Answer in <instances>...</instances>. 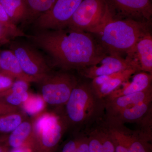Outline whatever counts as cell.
I'll return each mask as SVG.
<instances>
[{"instance_id": "6da1fadb", "label": "cell", "mask_w": 152, "mask_h": 152, "mask_svg": "<svg viewBox=\"0 0 152 152\" xmlns=\"http://www.w3.org/2000/svg\"><path fill=\"white\" fill-rule=\"evenodd\" d=\"M26 37L48 54L52 67L61 70L78 71L96 64L108 54L93 34L67 28L37 30Z\"/></svg>"}, {"instance_id": "7a4b0ae2", "label": "cell", "mask_w": 152, "mask_h": 152, "mask_svg": "<svg viewBox=\"0 0 152 152\" xmlns=\"http://www.w3.org/2000/svg\"><path fill=\"white\" fill-rule=\"evenodd\" d=\"M61 110L68 131L85 132L104 119V99L98 94L91 81L79 79Z\"/></svg>"}, {"instance_id": "3957f363", "label": "cell", "mask_w": 152, "mask_h": 152, "mask_svg": "<svg viewBox=\"0 0 152 152\" xmlns=\"http://www.w3.org/2000/svg\"><path fill=\"white\" fill-rule=\"evenodd\" d=\"M151 23L129 20L113 19L111 16L90 33L97 39L108 54L122 56L146 33Z\"/></svg>"}, {"instance_id": "277c9868", "label": "cell", "mask_w": 152, "mask_h": 152, "mask_svg": "<svg viewBox=\"0 0 152 152\" xmlns=\"http://www.w3.org/2000/svg\"><path fill=\"white\" fill-rule=\"evenodd\" d=\"M33 121L32 147L35 152H55L67 126L61 108L31 118Z\"/></svg>"}, {"instance_id": "5b68a950", "label": "cell", "mask_w": 152, "mask_h": 152, "mask_svg": "<svg viewBox=\"0 0 152 152\" xmlns=\"http://www.w3.org/2000/svg\"><path fill=\"white\" fill-rule=\"evenodd\" d=\"M79 79L69 71L52 70L37 83L47 105L56 108L65 104Z\"/></svg>"}, {"instance_id": "8992f818", "label": "cell", "mask_w": 152, "mask_h": 152, "mask_svg": "<svg viewBox=\"0 0 152 152\" xmlns=\"http://www.w3.org/2000/svg\"><path fill=\"white\" fill-rule=\"evenodd\" d=\"M110 15L107 0H83L66 28L90 33L104 23Z\"/></svg>"}, {"instance_id": "52a82bcc", "label": "cell", "mask_w": 152, "mask_h": 152, "mask_svg": "<svg viewBox=\"0 0 152 152\" xmlns=\"http://www.w3.org/2000/svg\"><path fill=\"white\" fill-rule=\"evenodd\" d=\"M10 50L16 56L24 73L37 83L52 71V66L34 46L25 42H11Z\"/></svg>"}, {"instance_id": "ba28073f", "label": "cell", "mask_w": 152, "mask_h": 152, "mask_svg": "<svg viewBox=\"0 0 152 152\" xmlns=\"http://www.w3.org/2000/svg\"><path fill=\"white\" fill-rule=\"evenodd\" d=\"M83 0H56L49 10L36 19L38 30H58L66 28L68 23Z\"/></svg>"}, {"instance_id": "9c48e42d", "label": "cell", "mask_w": 152, "mask_h": 152, "mask_svg": "<svg viewBox=\"0 0 152 152\" xmlns=\"http://www.w3.org/2000/svg\"><path fill=\"white\" fill-rule=\"evenodd\" d=\"M112 18L151 23V0H107Z\"/></svg>"}, {"instance_id": "30bf717a", "label": "cell", "mask_w": 152, "mask_h": 152, "mask_svg": "<svg viewBox=\"0 0 152 152\" xmlns=\"http://www.w3.org/2000/svg\"><path fill=\"white\" fill-rule=\"evenodd\" d=\"M125 58L138 72L152 74V36L151 31L141 38Z\"/></svg>"}, {"instance_id": "8fae6325", "label": "cell", "mask_w": 152, "mask_h": 152, "mask_svg": "<svg viewBox=\"0 0 152 152\" xmlns=\"http://www.w3.org/2000/svg\"><path fill=\"white\" fill-rule=\"evenodd\" d=\"M152 118V100H150L113 115L105 116L104 121L113 124H135L139 127Z\"/></svg>"}, {"instance_id": "7c38bea8", "label": "cell", "mask_w": 152, "mask_h": 152, "mask_svg": "<svg viewBox=\"0 0 152 152\" xmlns=\"http://www.w3.org/2000/svg\"><path fill=\"white\" fill-rule=\"evenodd\" d=\"M129 69H134L125 58L118 55L107 54L96 64L77 72L83 77L92 80L99 76L116 73Z\"/></svg>"}, {"instance_id": "4fadbf2b", "label": "cell", "mask_w": 152, "mask_h": 152, "mask_svg": "<svg viewBox=\"0 0 152 152\" xmlns=\"http://www.w3.org/2000/svg\"><path fill=\"white\" fill-rule=\"evenodd\" d=\"M104 123L113 137L129 148L132 152H150L148 138L138 130H132L125 125H116Z\"/></svg>"}, {"instance_id": "5bb4252c", "label": "cell", "mask_w": 152, "mask_h": 152, "mask_svg": "<svg viewBox=\"0 0 152 152\" xmlns=\"http://www.w3.org/2000/svg\"><path fill=\"white\" fill-rule=\"evenodd\" d=\"M104 99L105 106L104 116L110 115L143 102L152 100V86L139 92Z\"/></svg>"}, {"instance_id": "9a60e30c", "label": "cell", "mask_w": 152, "mask_h": 152, "mask_svg": "<svg viewBox=\"0 0 152 152\" xmlns=\"http://www.w3.org/2000/svg\"><path fill=\"white\" fill-rule=\"evenodd\" d=\"M33 135V119L29 117L12 132L0 137V143L10 149L32 146Z\"/></svg>"}, {"instance_id": "2e32d148", "label": "cell", "mask_w": 152, "mask_h": 152, "mask_svg": "<svg viewBox=\"0 0 152 152\" xmlns=\"http://www.w3.org/2000/svg\"><path fill=\"white\" fill-rule=\"evenodd\" d=\"M131 82L129 80L123 84V87L115 90L104 99H110L125 95L142 91L152 86V74L140 72L132 76Z\"/></svg>"}, {"instance_id": "e0dca14e", "label": "cell", "mask_w": 152, "mask_h": 152, "mask_svg": "<svg viewBox=\"0 0 152 152\" xmlns=\"http://www.w3.org/2000/svg\"><path fill=\"white\" fill-rule=\"evenodd\" d=\"M0 72L13 78L29 83H35L32 78L28 76L22 69L18 59L11 50H5L0 53Z\"/></svg>"}, {"instance_id": "ac0fdd59", "label": "cell", "mask_w": 152, "mask_h": 152, "mask_svg": "<svg viewBox=\"0 0 152 152\" xmlns=\"http://www.w3.org/2000/svg\"><path fill=\"white\" fill-rule=\"evenodd\" d=\"M30 83L22 80H15L12 86L0 93V101L10 105L20 107L27 99Z\"/></svg>"}, {"instance_id": "d6986e66", "label": "cell", "mask_w": 152, "mask_h": 152, "mask_svg": "<svg viewBox=\"0 0 152 152\" xmlns=\"http://www.w3.org/2000/svg\"><path fill=\"white\" fill-rule=\"evenodd\" d=\"M0 3L15 24L28 19L29 10L26 0H0Z\"/></svg>"}, {"instance_id": "ffe728a7", "label": "cell", "mask_w": 152, "mask_h": 152, "mask_svg": "<svg viewBox=\"0 0 152 152\" xmlns=\"http://www.w3.org/2000/svg\"><path fill=\"white\" fill-rule=\"evenodd\" d=\"M139 72L134 69H129L117 73L110 80L98 88H94L101 97L104 99L109 94L128 81L132 76Z\"/></svg>"}, {"instance_id": "44dd1931", "label": "cell", "mask_w": 152, "mask_h": 152, "mask_svg": "<svg viewBox=\"0 0 152 152\" xmlns=\"http://www.w3.org/2000/svg\"><path fill=\"white\" fill-rule=\"evenodd\" d=\"M29 117L21 110L0 116V134H8L28 118Z\"/></svg>"}, {"instance_id": "7402d4cb", "label": "cell", "mask_w": 152, "mask_h": 152, "mask_svg": "<svg viewBox=\"0 0 152 152\" xmlns=\"http://www.w3.org/2000/svg\"><path fill=\"white\" fill-rule=\"evenodd\" d=\"M47 104L40 94L30 93L27 100L20 109L30 118H34L47 110Z\"/></svg>"}, {"instance_id": "603a6c76", "label": "cell", "mask_w": 152, "mask_h": 152, "mask_svg": "<svg viewBox=\"0 0 152 152\" xmlns=\"http://www.w3.org/2000/svg\"><path fill=\"white\" fill-rule=\"evenodd\" d=\"M29 10V18L39 17L51 7L56 0H26Z\"/></svg>"}, {"instance_id": "cb8c5ba5", "label": "cell", "mask_w": 152, "mask_h": 152, "mask_svg": "<svg viewBox=\"0 0 152 152\" xmlns=\"http://www.w3.org/2000/svg\"><path fill=\"white\" fill-rule=\"evenodd\" d=\"M0 24L7 30L11 37H26V34L24 33L17 26L11 21L5 11L4 10L2 6L0 3Z\"/></svg>"}, {"instance_id": "d4e9b609", "label": "cell", "mask_w": 152, "mask_h": 152, "mask_svg": "<svg viewBox=\"0 0 152 152\" xmlns=\"http://www.w3.org/2000/svg\"><path fill=\"white\" fill-rule=\"evenodd\" d=\"M85 133L88 138L89 152H103L96 125Z\"/></svg>"}, {"instance_id": "484cf974", "label": "cell", "mask_w": 152, "mask_h": 152, "mask_svg": "<svg viewBox=\"0 0 152 152\" xmlns=\"http://www.w3.org/2000/svg\"><path fill=\"white\" fill-rule=\"evenodd\" d=\"M73 137L64 144L60 152H75L78 143L80 132L73 133Z\"/></svg>"}, {"instance_id": "4316f807", "label": "cell", "mask_w": 152, "mask_h": 152, "mask_svg": "<svg viewBox=\"0 0 152 152\" xmlns=\"http://www.w3.org/2000/svg\"><path fill=\"white\" fill-rule=\"evenodd\" d=\"M75 152H89L88 138L84 132H80L78 143Z\"/></svg>"}, {"instance_id": "83f0119b", "label": "cell", "mask_w": 152, "mask_h": 152, "mask_svg": "<svg viewBox=\"0 0 152 152\" xmlns=\"http://www.w3.org/2000/svg\"><path fill=\"white\" fill-rule=\"evenodd\" d=\"M15 80L13 78L0 72V93L10 88Z\"/></svg>"}, {"instance_id": "f1b7e54d", "label": "cell", "mask_w": 152, "mask_h": 152, "mask_svg": "<svg viewBox=\"0 0 152 152\" xmlns=\"http://www.w3.org/2000/svg\"><path fill=\"white\" fill-rule=\"evenodd\" d=\"M20 110V107L10 105L0 101V116L5 114L17 111Z\"/></svg>"}, {"instance_id": "f546056e", "label": "cell", "mask_w": 152, "mask_h": 152, "mask_svg": "<svg viewBox=\"0 0 152 152\" xmlns=\"http://www.w3.org/2000/svg\"><path fill=\"white\" fill-rule=\"evenodd\" d=\"M110 135L111 136L115 145V152H132L129 148L113 137L110 134Z\"/></svg>"}, {"instance_id": "4dcf8cb0", "label": "cell", "mask_w": 152, "mask_h": 152, "mask_svg": "<svg viewBox=\"0 0 152 152\" xmlns=\"http://www.w3.org/2000/svg\"><path fill=\"white\" fill-rule=\"evenodd\" d=\"M9 37H11L8 31L4 27L0 24V41L5 40Z\"/></svg>"}, {"instance_id": "1f68e13d", "label": "cell", "mask_w": 152, "mask_h": 152, "mask_svg": "<svg viewBox=\"0 0 152 152\" xmlns=\"http://www.w3.org/2000/svg\"><path fill=\"white\" fill-rule=\"evenodd\" d=\"M10 152H35L33 149L32 146H28L17 148L12 149L10 150Z\"/></svg>"}, {"instance_id": "d6a6232c", "label": "cell", "mask_w": 152, "mask_h": 152, "mask_svg": "<svg viewBox=\"0 0 152 152\" xmlns=\"http://www.w3.org/2000/svg\"><path fill=\"white\" fill-rule=\"evenodd\" d=\"M10 150L5 145L0 143V152H9Z\"/></svg>"}, {"instance_id": "836d02e7", "label": "cell", "mask_w": 152, "mask_h": 152, "mask_svg": "<svg viewBox=\"0 0 152 152\" xmlns=\"http://www.w3.org/2000/svg\"><path fill=\"white\" fill-rule=\"evenodd\" d=\"M0 64H1V58H0Z\"/></svg>"}, {"instance_id": "e575fe53", "label": "cell", "mask_w": 152, "mask_h": 152, "mask_svg": "<svg viewBox=\"0 0 152 152\" xmlns=\"http://www.w3.org/2000/svg\"><path fill=\"white\" fill-rule=\"evenodd\" d=\"M9 152H10V151H9Z\"/></svg>"}]
</instances>
